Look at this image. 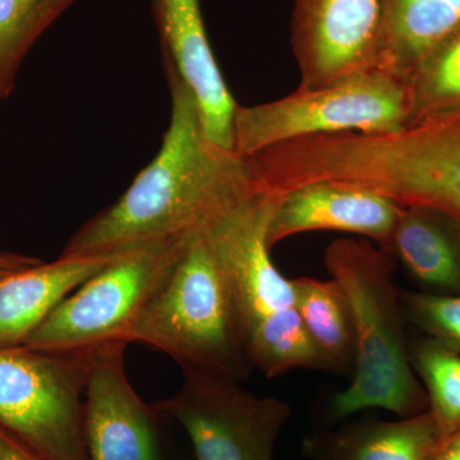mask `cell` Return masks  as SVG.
Wrapping results in <instances>:
<instances>
[{
  "mask_svg": "<svg viewBox=\"0 0 460 460\" xmlns=\"http://www.w3.org/2000/svg\"><path fill=\"white\" fill-rule=\"evenodd\" d=\"M165 74L172 113L162 146L113 205L72 235L63 255H107L190 237L261 190L250 157L214 144L189 89L174 72Z\"/></svg>",
  "mask_w": 460,
  "mask_h": 460,
  "instance_id": "obj_1",
  "label": "cell"
},
{
  "mask_svg": "<svg viewBox=\"0 0 460 460\" xmlns=\"http://www.w3.org/2000/svg\"><path fill=\"white\" fill-rule=\"evenodd\" d=\"M278 199L259 190L202 232L229 281L248 358L269 378L325 370L296 310L293 280L270 257L268 229Z\"/></svg>",
  "mask_w": 460,
  "mask_h": 460,
  "instance_id": "obj_2",
  "label": "cell"
},
{
  "mask_svg": "<svg viewBox=\"0 0 460 460\" xmlns=\"http://www.w3.org/2000/svg\"><path fill=\"white\" fill-rule=\"evenodd\" d=\"M392 256L365 239H338L326 248V269L347 296L356 337L352 383L332 402L338 419L368 408L405 419L426 405L405 343Z\"/></svg>",
  "mask_w": 460,
  "mask_h": 460,
  "instance_id": "obj_3",
  "label": "cell"
},
{
  "mask_svg": "<svg viewBox=\"0 0 460 460\" xmlns=\"http://www.w3.org/2000/svg\"><path fill=\"white\" fill-rule=\"evenodd\" d=\"M127 343L165 353L181 371L241 381L253 366L230 284L204 234L192 235Z\"/></svg>",
  "mask_w": 460,
  "mask_h": 460,
  "instance_id": "obj_4",
  "label": "cell"
},
{
  "mask_svg": "<svg viewBox=\"0 0 460 460\" xmlns=\"http://www.w3.org/2000/svg\"><path fill=\"white\" fill-rule=\"evenodd\" d=\"M320 168L326 181L460 219V109L399 132L329 136L321 147Z\"/></svg>",
  "mask_w": 460,
  "mask_h": 460,
  "instance_id": "obj_5",
  "label": "cell"
},
{
  "mask_svg": "<svg viewBox=\"0 0 460 460\" xmlns=\"http://www.w3.org/2000/svg\"><path fill=\"white\" fill-rule=\"evenodd\" d=\"M408 84L398 75L368 68L321 87L252 107L238 105L233 151L252 156L313 136L358 132L394 133L410 124Z\"/></svg>",
  "mask_w": 460,
  "mask_h": 460,
  "instance_id": "obj_6",
  "label": "cell"
},
{
  "mask_svg": "<svg viewBox=\"0 0 460 460\" xmlns=\"http://www.w3.org/2000/svg\"><path fill=\"white\" fill-rule=\"evenodd\" d=\"M192 237V235H190ZM190 237L148 242L120 251L66 296L26 339L45 350H93L122 341L163 286Z\"/></svg>",
  "mask_w": 460,
  "mask_h": 460,
  "instance_id": "obj_7",
  "label": "cell"
},
{
  "mask_svg": "<svg viewBox=\"0 0 460 460\" xmlns=\"http://www.w3.org/2000/svg\"><path fill=\"white\" fill-rule=\"evenodd\" d=\"M91 350L0 348V428L44 460H89L84 393Z\"/></svg>",
  "mask_w": 460,
  "mask_h": 460,
  "instance_id": "obj_8",
  "label": "cell"
},
{
  "mask_svg": "<svg viewBox=\"0 0 460 460\" xmlns=\"http://www.w3.org/2000/svg\"><path fill=\"white\" fill-rule=\"evenodd\" d=\"M183 372L172 398L155 402L186 429L196 460H272L290 417L288 402L257 396L233 378Z\"/></svg>",
  "mask_w": 460,
  "mask_h": 460,
  "instance_id": "obj_9",
  "label": "cell"
},
{
  "mask_svg": "<svg viewBox=\"0 0 460 460\" xmlns=\"http://www.w3.org/2000/svg\"><path fill=\"white\" fill-rule=\"evenodd\" d=\"M381 0H295L290 42L299 89L328 86L376 68Z\"/></svg>",
  "mask_w": 460,
  "mask_h": 460,
  "instance_id": "obj_10",
  "label": "cell"
},
{
  "mask_svg": "<svg viewBox=\"0 0 460 460\" xmlns=\"http://www.w3.org/2000/svg\"><path fill=\"white\" fill-rule=\"evenodd\" d=\"M128 344L115 341L91 350L84 393V431L89 460H156L154 405L127 376Z\"/></svg>",
  "mask_w": 460,
  "mask_h": 460,
  "instance_id": "obj_11",
  "label": "cell"
},
{
  "mask_svg": "<svg viewBox=\"0 0 460 460\" xmlns=\"http://www.w3.org/2000/svg\"><path fill=\"white\" fill-rule=\"evenodd\" d=\"M164 68L174 72L198 105L208 137L233 150L238 104L215 58L199 0H153Z\"/></svg>",
  "mask_w": 460,
  "mask_h": 460,
  "instance_id": "obj_12",
  "label": "cell"
},
{
  "mask_svg": "<svg viewBox=\"0 0 460 460\" xmlns=\"http://www.w3.org/2000/svg\"><path fill=\"white\" fill-rule=\"evenodd\" d=\"M402 205L371 190L314 181L279 196L268 229V246L313 232L337 230L372 239L390 252Z\"/></svg>",
  "mask_w": 460,
  "mask_h": 460,
  "instance_id": "obj_13",
  "label": "cell"
},
{
  "mask_svg": "<svg viewBox=\"0 0 460 460\" xmlns=\"http://www.w3.org/2000/svg\"><path fill=\"white\" fill-rule=\"evenodd\" d=\"M119 252L60 255L0 277V348L17 347L44 323L66 296Z\"/></svg>",
  "mask_w": 460,
  "mask_h": 460,
  "instance_id": "obj_14",
  "label": "cell"
},
{
  "mask_svg": "<svg viewBox=\"0 0 460 460\" xmlns=\"http://www.w3.org/2000/svg\"><path fill=\"white\" fill-rule=\"evenodd\" d=\"M392 255L438 295H460V219L428 206H402Z\"/></svg>",
  "mask_w": 460,
  "mask_h": 460,
  "instance_id": "obj_15",
  "label": "cell"
},
{
  "mask_svg": "<svg viewBox=\"0 0 460 460\" xmlns=\"http://www.w3.org/2000/svg\"><path fill=\"white\" fill-rule=\"evenodd\" d=\"M460 26V0H381L376 68L407 83L420 59Z\"/></svg>",
  "mask_w": 460,
  "mask_h": 460,
  "instance_id": "obj_16",
  "label": "cell"
},
{
  "mask_svg": "<svg viewBox=\"0 0 460 460\" xmlns=\"http://www.w3.org/2000/svg\"><path fill=\"white\" fill-rule=\"evenodd\" d=\"M293 280L296 310L325 370L354 368L356 337L349 304L337 281L302 277Z\"/></svg>",
  "mask_w": 460,
  "mask_h": 460,
  "instance_id": "obj_17",
  "label": "cell"
},
{
  "mask_svg": "<svg viewBox=\"0 0 460 460\" xmlns=\"http://www.w3.org/2000/svg\"><path fill=\"white\" fill-rule=\"evenodd\" d=\"M440 441L429 411L396 422L356 425L332 436L330 456L334 460H429Z\"/></svg>",
  "mask_w": 460,
  "mask_h": 460,
  "instance_id": "obj_18",
  "label": "cell"
},
{
  "mask_svg": "<svg viewBox=\"0 0 460 460\" xmlns=\"http://www.w3.org/2000/svg\"><path fill=\"white\" fill-rule=\"evenodd\" d=\"M407 84L410 124L460 109V26L420 60Z\"/></svg>",
  "mask_w": 460,
  "mask_h": 460,
  "instance_id": "obj_19",
  "label": "cell"
},
{
  "mask_svg": "<svg viewBox=\"0 0 460 460\" xmlns=\"http://www.w3.org/2000/svg\"><path fill=\"white\" fill-rule=\"evenodd\" d=\"M75 0H0V100L13 86L23 58Z\"/></svg>",
  "mask_w": 460,
  "mask_h": 460,
  "instance_id": "obj_20",
  "label": "cell"
},
{
  "mask_svg": "<svg viewBox=\"0 0 460 460\" xmlns=\"http://www.w3.org/2000/svg\"><path fill=\"white\" fill-rule=\"evenodd\" d=\"M413 363L428 390L440 438L460 429V353L434 339L414 348Z\"/></svg>",
  "mask_w": 460,
  "mask_h": 460,
  "instance_id": "obj_21",
  "label": "cell"
},
{
  "mask_svg": "<svg viewBox=\"0 0 460 460\" xmlns=\"http://www.w3.org/2000/svg\"><path fill=\"white\" fill-rule=\"evenodd\" d=\"M401 293L402 311L431 339L460 353V295Z\"/></svg>",
  "mask_w": 460,
  "mask_h": 460,
  "instance_id": "obj_22",
  "label": "cell"
},
{
  "mask_svg": "<svg viewBox=\"0 0 460 460\" xmlns=\"http://www.w3.org/2000/svg\"><path fill=\"white\" fill-rule=\"evenodd\" d=\"M0 460H44L0 428Z\"/></svg>",
  "mask_w": 460,
  "mask_h": 460,
  "instance_id": "obj_23",
  "label": "cell"
},
{
  "mask_svg": "<svg viewBox=\"0 0 460 460\" xmlns=\"http://www.w3.org/2000/svg\"><path fill=\"white\" fill-rule=\"evenodd\" d=\"M429 460H460V429L440 438Z\"/></svg>",
  "mask_w": 460,
  "mask_h": 460,
  "instance_id": "obj_24",
  "label": "cell"
},
{
  "mask_svg": "<svg viewBox=\"0 0 460 460\" xmlns=\"http://www.w3.org/2000/svg\"><path fill=\"white\" fill-rule=\"evenodd\" d=\"M38 262H40V260L35 259V257L18 255V253L5 252V251L0 250V277Z\"/></svg>",
  "mask_w": 460,
  "mask_h": 460,
  "instance_id": "obj_25",
  "label": "cell"
}]
</instances>
